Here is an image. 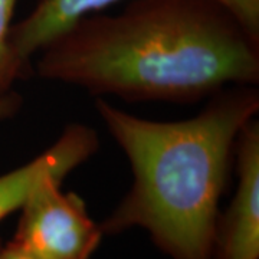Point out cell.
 I'll return each mask as SVG.
<instances>
[{
    "label": "cell",
    "instance_id": "1",
    "mask_svg": "<svg viewBox=\"0 0 259 259\" xmlns=\"http://www.w3.org/2000/svg\"><path fill=\"white\" fill-rule=\"evenodd\" d=\"M37 54L40 78L125 101L194 102L259 82V35L219 0H128Z\"/></svg>",
    "mask_w": 259,
    "mask_h": 259
},
{
    "label": "cell",
    "instance_id": "2",
    "mask_svg": "<svg viewBox=\"0 0 259 259\" xmlns=\"http://www.w3.org/2000/svg\"><path fill=\"white\" fill-rule=\"evenodd\" d=\"M95 108L134 175L130 193L102 223V233L140 226L173 259H210L219 200L238 136L259 111L258 90L225 88L197 115L180 121L146 120L104 98Z\"/></svg>",
    "mask_w": 259,
    "mask_h": 259
},
{
    "label": "cell",
    "instance_id": "3",
    "mask_svg": "<svg viewBox=\"0 0 259 259\" xmlns=\"http://www.w3.org/2000/svg\"><path fill=\"white\" fill-rule=\"evenodd\" d=\"M62 180L44 179L20 207L15 241L45 259H90L102 231L88 216L83 200L61 192Z\"/></svg>",
    "mask_w": 259,
    "mask_h": 259
},
{
    "label": "cell",
    "instance_id": "4",
    "mask_svg": "<svg viewBox=\"0 0 259 259\" xmlns=\"http://www.w3.org/2000/svg\"><path fill=\"white\" fill-rule=\"evenodd\" d=\"M238 187L223 218L216 242L222 259L259 258V122L242 128L235 147Z\"/></svg>",
    "mask_w": 259,
    "mask_h": 259
},
{
    "label": "cell",
    "instance_id": "5",
    "mask_svg": "<svg viewBox=\"0 0 259 259\" xmlns=\"http://www.w3.org/2000/svg\"><path fill=\"white\" fill-rule=\"evenodd\" d=\"M122 0H37L25 19L12 25L10 45L18 62L28 74L30 59L52 39L75 22L110 8ZM259 35V0H219Z\"/></svg>",
    "mask_w": 259,
    "mask_h": 259
},
{
    "label": "cell",
    "instance_id": "6",
    "mask_svg": "<svg viewBox=\"0 0 259 259\" xmlns=\"http://www.w3.org/2000/svg\"><path fill=\"white\" fill-rule=\"evenodd\" d=\"M98 150V136L88 125L71 124L36 158L0 176V221L20 209L47 177L64 180Z\"/></svg>",
    "mask_w": 259,
    "mask_h": 259
},
{
    "label": "cell",
    "instance_id": "7",
    "mask_svg": "<svg viewBox=\"0 0 259 259\" xmlns=\"http://www.w3.org/2000/svg\"><path fill=\"white\" fill-rule=\"evenodd\" d=\"M16 3L18 0H0V94L8 93L12 83L26 75L10 45L12 18Z\"/></svg>",
    "mask_w": 259,
    "mask_h": 259
},
{
    "label": "cell",
    "instance_id": "8",
    "mask_svg": "<svg viewBox=\"0 0 259 259\" xmlns=\"http://www.w3.org/2000/svg\"><path fill=\"white\" fill-rule=\"evenodd\" d=\"M0 259H45L36 252L28 249L26 246L20 245L19 242L13 241L6 246L0 245Z\"/></svg>",
    "mask_w": 259,
    "mask_h": 259
},
{
    "label": "cell",
    "instance_id": "9",
    "mask_svg": "<svg viewBox=\"0 0 259 259\" xmlns=\"http://www.w3.org/2000/svg\"><path fill=\"white\" fill-rule=\"evenodd\" d=\"M22 107V97L16 93L0 94V121L13 117Z\"/></svg>",
    "mask_w": 259,
    "mask_h": 259
}]
</instances>
